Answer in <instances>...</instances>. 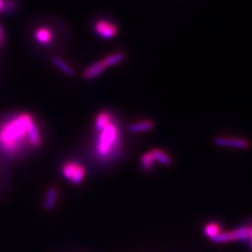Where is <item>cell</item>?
I'll list each match as a JSON object with an SVG mask.
<instances>
[{
	"instance_id": "1",
	"label": "cell",
	"mask_w": 252,
	"mask_h": 252,
	"mask_svg": "<svg viewBox=\"0 0 252 252\" xmlns=\"http://www.w3.org/2000/svg\"><path fill=\"white\" fill-rule=\"evenodd\" d=\"M42 140L40 126L29 112L13 113L0 121V153L8 158L39 148Z\"/></svg>"
},
{
	"instance_id": "7",
	"label": "cell",
	"mask_w": 252,
	"mask_h": 252,
	"mask_svg": "<svg viewBox=\"0 0 252 252\" xmlns=\"http://www.w3.org/2000/svg\"><path fill=\"white\" fill-rule=\"evenodd\" d=\"M217 146L234 148V149H248L250 147V142L248 139L242 137H234V136H218L214 139Z\"/></svg>"
},
{
	"instance_id": "11",
	"label": "cell",
	"mask_w": 252,
	"mask_h": 252,
	"mask_svg": "<svg viewBox=\"0 0 252 252\" xmlns=\"http://www.w3.org/2000/svg\"><path fill=\"white\" fill-rule=\"evenodd\" d=\"M155 162H160L163 165H170L172 163L171 158L167 153H164L159 149H153L151 152Z\"/></svg>"
},
{
	"instance_id": "18",
	"label": "cell",
	"mask_w": 252,
	"mask_h": 252,
	"mask_svg": "<svg viewBox=\"0 0 252 252\" xmlns=\"http://www.w3.org/2000/svg\"><path fill=\"white\" fill-rule=\"evenodd\" d=\"M250 227H251V237H250L249 241H250V246H251V250L252 252V224H250Z\"/></svg>"
},
{
	"instance_id": "16",
	"label": "cell",
	"mask_w": 252,
	"mask_h": 252,
	"mask_svg": "<svg viewBox=\"0 0 252 252\" xmlns=\"http://www.w3.org/2000/svg\"><path fill=\"white\" fill-rule=\"evenodd\" d=\"M56 196H57V190L56 189H54V188L49 189L45 199V207L47 208H52L54 207L55 201H56Z\"/></svg>"
},
{
	"instance_id": "3",
	"label": "cell",
	"mask_w": 252,
	"mask_h": 252,
	"mask_svg": "<svg viewBox=\"0 0 252 252\" xmlns=\"http://www.w3.org/2000/svg\"><path fill=\"white\" fill-rule=\"evenodd\" d=\"M251 237V227L249 225H241L234 230L221 231L211 240L215 243H229L233 241L249 240Z\"/></svg>"
},
{
	"instance_id": "8",
	"label": "cell",
	"mask_w": 252,
	"mask_h": 252,
	"mask_svg": "<svg viewBox=\"0 0 252 252\" xmlns=\"http://www.w3.org/2000/svg\"><path fill=\"white\" fill-rule=\"evenodd\" d=\"M105 69H106V67H105L103 62L97 61L95 63H92L83 70L82 77H83L84 80L92 81V80H94V79H95V78L100 76Z\"/></svg>"
},
{
	"instance_id": "6",
	"label": "cell",
	"mask_w": 252,
	"mask_h": 252,
	"mask_svg": "<svg viewBox=\"0 0 252 252\" xmlns=\"http://www.w3.org/2000/svg\"><path fill=\"white\" fill-rule=\"evenodd\" d=\"M33 37L37 45L48 47L54 42V30L47 26L36 27L33 33Z\"/></svg>"
},
{
	"instance_id": "2",
	"label": "cell",
	"mask_w": 252,
	"mask_h": 252,
	"mask_svg": "<svg viewBox=\"0 0 252 252\" xmlns=\"http://www.w3.org/2000/svg\"><path fill=\"white\" fill-rule=\"evenodd\" d=\"M94 129L95 135L93 149L95 158L103 162L115 160L123 148V135L115 118L105 126Z\"/></svg>"
},
{
	"instance_id": "12",
	"label": "cell",
	"mask_w": 252,
	"mask_h": 252,
	"mask_svg": "<svg viewBox=\"0 0 252 252\" xmlns=\"http://www.w3.org/2000/svg\"><path fill=\"white\" fill-rule=\"evenodd\" d=\"M53 63L57 68H59L65 75L70 76V77L74 75V70H73L72 67L68 63H65L63 59H61L60 57H54L53 58Z\"/></svg>"
},
{
	"instance_id": "4",
	"label": "cell",
	"mask_w": 252,
	"mask_h": 252,
	"mask_svg": "<svg viewBox=\"0 0 252 252\" xmlns=\"http://www.w3.org/2000/svg\"><path fill=\"white\" fill-rule=\"evenodd\" d=\"M63 178L69 180L73 184H80L86 176L85 167L76 161L63 162L61 168Z\"/></svg>"
},
{
	"instance_id": "15",
	"label": "cell",
	"mask_w": 252,
	"mask_h": 252,
	"mask_svg": "<svg viewBox=\"0 0 252 252\" xmlns=\"http://www.w3.org/2000/svg\"><path fill=\"white\" fill-rule=\"evenodd\" d=\"M16 8V4L13 0H0V13H11Z\"/></svg>"
},
{
	"instance_id": "13",
	"label": "cell",
	"mask_w": 252,
	"mask_h": 252,
	"mask_svg": "<svg viewBox=\"0 0 252 252\" xmlns=\"http://www.w3.org/2000/svg\"><path fill=\"white\" fill-rule=\"evenodd\" d=\"M221 231H222L221 225L218 222H215V221L209 222V223H207V225L205 226V234L210 239L214 238Z\"/></svg>"
},
{
	"instance_id": "10",
	"label": "cell",
	"mask_w": 252,
	"mask_h": 252,
	"mask_svg": "<svg viewBox=\"0 0 252 252\" xmlns=\"http://www.w3.org/2000/svg\"><path fill=\"white\" fill-rule=\"evenodd\" d=\"M126 54L122 52H117V53H114V54H109L107 57H105L103 60H101L105 67H110V66H113L115 64L123 62L125 59H126Z\"/></svg>"
},
{
	"instance_id": "14",
	"label": "cell",
	"mask_w": 252,
	"mask_h": 252,
	"mask_svg": "<svg viewBox=\"0 0 252 252\" xmlns=\"http://www.w3.org/2000/svg\"><path fill=\"white\" fill-rule=\"evenodd\" d=\"M154 159H153V155L151 153H144L140 159V163L141 166L144 170H152L153 165H154Z\"/></svg>"
},
{
	"instance_id": "5",
	"label": "cell",
	"mask_w": 252,
	"mask_h": 252,
	"mask_svg": "<svg viewBox=\"0 0 252 252\" xmlns=\"http://www.w3.org/2000/svg\"><path fill=\"white\" fill-rule=\"evenodd\" d=\"M94 33L102 38H111L116 36L118 33V27L112 22L106 19H99L94 24Z\"/></svg>"
},
{
	"instance_id": "17",
	"label": "cell",
	"mask_w": 252,
	"mask_h": 252,
	"mask_svg": "<svg viewBox=\"0 0 252 252\" xmlns=\"http://www.w3.org/2000/svg\"><path fill=\"white\" fill-rule=\"evenodd\" d=\"M5 38H6L5 32H4L3 28H2L1 25H0V48L4 45V43H5Z\"/></svg>"
},
{
	"instance_id": "9",
	"label": "cell",
	"mask_w": 252,
	"mask_h": 252,
	"mask_svg": "<svg viewBox=\"0 0 252 252\" xmlns=\"http://www.w3.org/2000/svg\"><path fill=\"white\" fill-rule=\"evenodd\" d=\"M154 127V123L150 120H145L136 122L132 125L128 126V131L133 134H138V133H144L153 130Z\"/></svg>"
}]
</instances>
